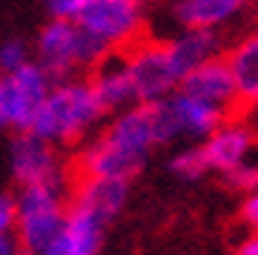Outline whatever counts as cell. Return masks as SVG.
Listing matches in <instances>:
<instances>
[{
	"label": "cell",
	"mask_w": 258,
	"mask_h": 255,
	"mask_svg": "<svg viewBox=\"0 0 258 255\" xmlns=\"http://www.w3.org/2000/svg\"><path fill=\"white\" fill-rule=\"evenodd\" d=\"M235 255H258V232H249L244 241H238Z\"/></svg>",
	"instance_id": "cell-25"
},
{
	"label": "cell",
	"mask_w": 258,
	"mask_h": 255,
	"mask_svg": "<svg viewBox=\"0 0 258 255\" xmlns=\"http://www.w3.org/2000/svg\"><path fill=\"white\" fill-rule=\"evenodd\" d=\"M241 3H244V6H247V3H249V0H241Z\"/></svg>",
	"instance_id": "cell-27"
},
{
	"label": "cell",
	"mask_w": 258,
	"mask_h": 255,
	"mask_svg": "<svg viewBox=\"0 0 258 255\" xmlns=\"http://www.w3.org/2000/svg\"><path fill=\"white\" fill-rule=\"evenodd\" d=\"M123 55L126 72L132 78V89L138 103H158L181 89L184 75L172 60V52L166 40H147L141 37L135 46H129Z\"/></svg>",
	"instance_id": "cell-5"
},
{
	"label": "cell",
	"mask_w": 258,
	"mask_h": 255,
	"mask_svg": "<svg viewBox=\"0 0 258 255\" xmlns=\"http://www.w3.org/2000/svg\"><path fill=\"white\" fill-rule=\"evenodd\" d=\"M69 183H35L15 192V238L26 255H40L66 224Z\"/></svg>",
	"instance_id": "cell-3"
},
{
	"label": "cell",
	"mask_w": 258,
	"mask_h": 255,
	"mask_svg": "<svg viewBox=\"0 0 258 255\" xmlns=\"http://www.w3.org/2000/svg\"><path fill=\"white\" fill-rule=\"evenodd\" d=\"M201 146H204L207 161H210V169L224 175V172H230L232 166L249 161L252 149H255V129L249 126L244 118L232 115Z\"/></svg>",
	"instance_id": "cell-12"
},
{
	"label": "cell",
	"mask_w": 258,
	"mask_h": 255,
	"mask_svg": "<svg viewBox=\"0 0 258 255\" xmlns=\"http://www.w3.org/2000/svg\"><path fill=\"white\" fill-rule=\"evenodd\" d=\"M101 132L109 138V141H115V144H120L123 149H129V152L149 158L152 149L158 146L152 103H132L129 109L112 115L109 123H106Z\"/></svg>",
	"instance_id": "cell-14"
},
{
	"label": "cell",
	"mask_w": 258,
	"mask_h": 255,
	"mask_svg": "<svg viewBox=\"0 0 258 255\" xmlns=\"http://www.w3.org/2000/svg\"><path fill=\"white\" fill-rule=\"evenodd\" d=\"M89 3L95 0H46V12L55 20H78Z\"/></svg>",
	"instance_id": "cell-22"
},
{
	"label": "cell",
	"mask_w": 258,
	"mask_h": 255,
	"mask_svg": "<svg viewBox=\"0 0 258 255\" xmlns=\"http://www.w3.org/2000/svg\"><path fill=\"white\" fill-rule=\"evenodd\" d=\"M120 3H132V6H144L147 0H120Z\"/></svg>",
	"instance_id": "cell-26"
},
{
	"label": "cell",
	"mask_w": 258,
	"mask_h": 255,
	"mask_svg": "<svg viewBox=\"0 0 258 255\" xmlns=\"http://www.w3.org/2000/svg\"><path fill=\"white\" fill-rule=\"evenodd\" d=\"M224 60L235 78L241 106H258V29L241 35L224 49Z\"/></svg>",
	"instance_id": "cell-16"
},
{
	"label": "cell",
	"mask_w": 258,
	"mask_h": 255,
	"mask_svg": "<svg viewBox=\"0 0 258 255\" xmlns=\"http://www.w3.org/2000/svg\"><path fill=\"white\" fill-rule=\"evenodd\" d=\"M152 118H155L158 146H169L175 141L204 144L232 115H227L224 109L212 106V103L189 98L184 92H175V95L152 103Z\"/></svg>",
	"instance_id": "cell-4"
},
{
	"label": "cell",
	"mask_w": 258,
	"mask_h": 255,
	"mask_svg": "<svg viewBox=\"0 0 258 255\" xmlns=\"http://www.w3.org/2000/svg\"><path fill=\"white\" fill-rule=\"evenodd\" d=\"M178 92H184L189 98H198V100H204V103H212V106L224 109L227 115H235V112L241 109L235 78H232L224 55L212 57V60L201 63L198 69H192V72L181 81V89Z\"/></svg>",
	"instance_id": "cell-10"
},
{
	"label": "cell",
	"mask_w": 258,
	"mask_h": 255,
	"mask_svg": "<svg viewBox=\"0 0 258 255\" xmlns=\"http://www.w3.org/2000/svg\"><path fill=\"white\" fill-rule=\"evenodd\" d=\"M78 23L109 52H126L144 35V6L120 0H95L83 9Z\"/></svg>",
	"instance_id": "cell-8"
},
{
	"label": "cell",
	"mask_w": 258,
	"mask_h": 255,
	"mask_svg": "<svg viewBox=\"0 0 258 255\" xmlns=\"http://www.w3.org/2000/svg\"><path fill=\"white\" fill-rule=\"evenodd\" d=\"M106 229H109L106 221H101L81 204L69 201V212H66V224L60 235L40 255H98L103 238H106Z\"/></svg>",
	"instance_id": "cell-11"
},
{
	"label": "cell",
	"mask_w": 258,
	"mask_h": 255,
	"mask_svg": "<svg viewBox=\"0 0 258 255\" xmlns=\"http://www.w3.org/2000/svg\"><path fill=\"white\" fill-rule=\"evenodd\" d=\"M166 169L175 175V178L186 181V183L204 181V178L212 172V169H210V161H207V155H204V146H201V144H186V146H181L175 155L166 161Z\"/></svg>",
	"instance_id": "cell-19"
},
{
	"label": "cell",
	"mask_w": 258,
	"mask_h": 255,
	"mask_svg": "<svg viewBox=\"0 0 258 255\" xmlns=\"http://www.w3.org/2000/svg\"><path fill=\"white\" fill-rule=\"evenodd\" d=\"M166 46L184 78L201 63L224 55V37L221 32H212V29H181L175 37L166 40Z\"/></svg>",
	"instance_id": "cell-18"
},
{
	"label": "cell",
	"mask_w": 258,
	"mask_h": 255,
	"mask_svg": "<svg viewBox=\"0 0 258 255\" xmlns=\"http://www.w3.org/2000/svg\"><path fill=\"white\" fill-rule=\"evenodd\" d=\"M35 52H32V46L26 40H20V37H9V40H3L0 43V75H12L23 69L29 60H35Z\"/></svg>",
	"instance_id": "cell-20"
},
{
	"label": "cell",
	"mask_w": 258,
	"mask_h": 255,
	"mask_svg": "<svg viewBox=\"0 0 258 255\" xmlns=\"http://www.w3.org/2000/svg\"><path fill=\"white\" fill-rule=\"evenodd\" d=\"M69 201L81 204L89 212H95L101 221L112 224L129 204V183L120 181H95V178H75Z\"/></svg>",
	"instance_id": "cell-15"
},
{
	"label": "cell",
	"mask_w": 258,
	"mask_h": 255,
	"mask_svg": "<svg viewBox=\"0 0 258 255\" xmlns=\"http://www.w3.org/2000/svg\"><path fill=\"white\" fill-rule=\"evenodd\" d=\"M15 235V195L0 192V238Z\"/></svg>",
	"instance_id": "cell-23"
},
{
	"label": "cell",
	"mask_w": 258,
	"mask_h": 255,
	"mask_svg": "<svg viewBox=\"0 0 258 255\" xmlns=\"http://www.w3.org/2000/svg\"><path fill=\"white\" fill-rule=\"evenodd\" d=\"M9 172L18 186L72 181L63 152L32 132H15L9 144Z\"/></svg>",
	"instance_id": "cell-7"
},
{
	"label": "cell",
	"mask_w": 258,
	"mask_h": 255,
	"mask_svg": "<svg viewBox=\"0 0 258 255\" xmlns=\"http://www.w3.org/2000/svg\"><path fill=\"white\" fill-rule=\"evenodd\" d=\"M52 83L55 81L37 60H29L12 75H0V129L29 132Z\"/></svg>",
	"instance_id": "cell-6"
},
{
	"label": "cell",
	"mask_w": 258,
	"mask_h": 255,
	"mask_svg": "<svg viewBox=\"0 0 258 255\" xmlns=\"http://www.w3.org/2000/svg\"><path fill=\"white\" fill-rule=\"evenodd\" d=\"M103 118H106V112L101 109V103L95 98L89 78H66V81L52 83L29 132L49 141L57 149H63V146L86 141Z\"/></svg>",
	"instance_id": "cell-1"
},
{
	"label": "cell",
	"mask_w": 258,
	"mask_h": 255,
	"mask_svg": "<svg viewBox=\"0 0 258 255\" xmlns=\"http://www.w3.org/2000/svg\"><path fill=\"white\" fill-rule=\"evenodd\" d=\"M106 55L112 52L98 43L78 20L49 18L35 37V60L46 69L52 81L86 78Z\"/></svg>",
	"instance_id": "cell-2"
},
{
	"label": "cell",
	"mask_w": 258,
	"mask_h": 255,
	"mask_svg": "<svg viewBox=\"0 0 258 255\" xmlns=\"http://www.w3.org/2000/svg\"><path fill=\"white\" fill-rule=\"evenodd\" d=\"M86 78H89V86H92L95 98H98V103L106 115H118V112L129 109L132 103H138L135 89H132V78L126 72V63H123L120 52L106 55Z\"/></svg>",
	"instance_id": "cell-13"
},
{
	"label": "cell",
	"mask_w": 258,
	"mask_h": 255,
	"mask_svg": "<svg viewBox=\"0 0 258 255\" xmlns=\"http://www.w3.org/2000/svg\"><path fill=\"white\" fill-rule=\"evenodd\" d=\"M238 215H241V221H244V224H247L252 232H258V192H252V195H244Z\"/></svg>",
	"instance_id": "cell-24"
},
{
	"label": "cell",
	"mask_w": 258,
	"mask_h": 255,
	"mask_svg": "<svg viewBox=\"0 0 258 255\" xmlns=\"http://www.w3.org/2000/svg\"><path fill=\"white\" fill-rule=\"evenodd\" d=\"M224 183H227L232 192H241V195L258 192V164L247 161V164L232 166L230 172H224Z\"/></svg>",
	"instance_id": "cell-21"
},
{
	"label": "cell",
	"mask_w": 258,
	"mask_h": 255,
	"mask_svg": "<svg viewBox=\"0 0 258 255\" xmlns=\"http://www.w3.org/2000/svg\"><path fill=\"white\" fill-rule=\"evenodd\" d=\"M244 12L241 0H175L172 20L181 29H212L221 32Z\"/></svg>",
	"instance_id": "cell-17"
},
{
	"label": "cell",
	"mask_w": 258,
	"mask_h": 255,
	"mask_svg": "<svg viewBox=\"0 0 258 255\" xmlns=\"http://www.w3.org/2000/svg\"><path fill=\"white\" fill-rule=\"evenodd\" d=\"M149 158L135 155L120 144L98 132L92 141H86L75 161V178H95V181H120L129 183L144 172Z\"/></svg>",
	"instance_id": "cell-9"
}]
</instances>
